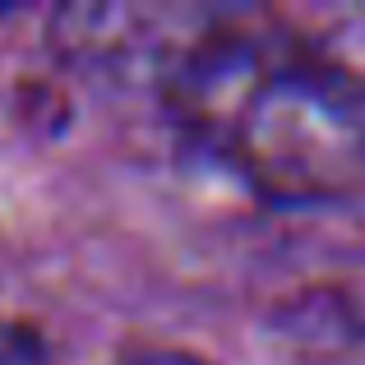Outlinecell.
Listing matches in <instances>:
<instances>
[{
	"instance_id": "6da1fadb",
	"label": "cell",
	"mask_w": 365,
	"mask_h": 365,
	"mask_svg": "<svg viewBox=\"0 0 365 365\" xmlns=\"http://www.w3.org/2000/svg\"><path fill=\"white\" fill-rule=\"evenodd\" d=\"M171 111L273 204L365 190V79L333 56L259 33H199L171 51Z\"/></svg>"
},
{
	"instance_id": "7a4b0ae2",
	"label": "cell",
	"mask_w": 365,
	"mask_h": 365,
	"mask_svg": "<svg viewBox=\"0 0 365 365\" xmlns=\"http://www.w3.org/2000/svg\"><path fill=\"white\" fill-rule=\"evenodd\" d=\"M125 365H199V361L180 356V351H143V356H134V361H125Z\"/></svg>"
}]
</instances>
